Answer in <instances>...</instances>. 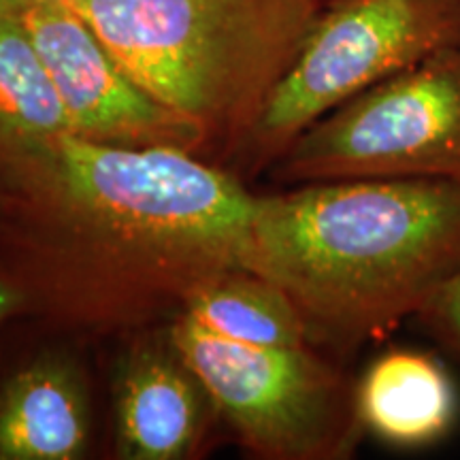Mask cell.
<instances>
[{"label": "cell", "mask_w": 460, "mask_h": 460, "mask_svg": "<svg viewBox=\"0 0 460 460\" xmlns=\"http://www.w3.org/2000/svg\"><path fill=\"white\" fill-rule=\"evenodd\" d=\"M3 197L0 262L26 315L79 332L141 331L243 269L256 194L205 156L65 135Z\"/></svg>", "instance_id": "cell-1"}, {"label": "cell", "mask_w": 460, "mask_h": 460, "mask_svg": "<svg viewBox=\"0 0 460 460\" xmlns=\"http://www.w3.org/2000/svg\"><path fill=\"white\" fill-rule=\"evenodd\" d=\"M243 269L286 292L314 348L348 356L416 318L460 273V183L343 180L256 194Z\"/></svg>", "instance_id": "cell-2"}, {"label": "cell", "mask_w": 460, "mask_h": 460, "mask_svg": "<svg viewBox=\"0 0 460 460\" xmlns=\"http://www.w3.org/2000/svg\"><path fill=\"white\" fill-rule=\"evenodd\" d=\"M329 0H79L126 75L237 154Z\"/></svg>", "instance_id": "cell-3"}, {"label": "cell", "mask_w": 460, "mask_h": 460, "mask_svg": "<svg viewBox=\"0 0 460 460\" xmlns=\"http://www.w3.org/2000/svg\"><path fill=\"white\" fill-rule=\"evenodd\" d=\"M169 335L241 446L267 460H343L365 435L356 382L314 345H252L171 320Z\"/></svg>", "instance_id": "cell-4"}, {"label": "cell", "mask_w": 460, "mask_h": 460, "mask_svg": "<svg viewBox=\"0 0 460 460\" xmlns=\"http://www.w3.org/2000/svg\"><path fill=\"white\" fill-rule=\"evenodd\" d=\"M458 45L460 0H329L234 158L269 171L332 109Z\"/></svg>", "instance_id": "cell-5"}, {"label": "cell", "mask_w": 460, "mask_h": 460, "mask_svg": "<svg viewBox=\"0 0 460 460\" xmlns=\"http://www.w3.org/2000/svg\"><path fill=\"white\" fill-rule=\"evenodd\" d=\"M267 172L286 188L343 180L460 183V45L332 109Z\"/></svg>", "instance_id": "cell-6"}, {"label": "cell", "mask_w": 460, "mask_h": 460, "mask_svg": "<svg viewBox=\"0 0 460 460\" xmlns=\"http://www.w3.org/2000/svg\"><path fill=\"white\" fill-rule=\"evenodd\" d=\"M65 107L71 135L111 147H164L207 156L197 124L160 105L126 75L73 3L11 0Z\"/></svg>", "instance_id": "cell-7"}, {"label": "cell", "mask_w": 460, "mask_h": 460, "mask_svg": "<svg viewBox=\"0 0 460 460\" xmlns=\"http://www.w3.org/2000/svg\"><path fill=\"white\" fill-rule=\"evenodd\" d=\"M214 411L209 394L166 337L137 339L115 373V441L128 460H181Z\"/></svg>", "instance_id": "cell-8"}, {"label": "cell", "mask_w": 460, "mask_h": 460, "mask_svg": "<svg viewBox=\"0 0 460 460\" xmlns=\"http://www.w3.org/2000/svg\"><path fill=\"white\" fill-rule=\"evenodd\" d=\"M90 433L88 386L73 358L43 352L0 379V460H77Z\"/></svg>", "instance_id": "cell-9"}, {"label": "cell", "mask_w": 460, "mask_h": 460, "mask_svg": "<svg viewBox=\"0 0 460 460\" xmlns=\"http://www.w3.org/2000/svg\"><path fill=\"white\" fill-rule=\"evenodd\" d=\"M458 393L444 360L416 348H390L356 379L365 435L396 450L444 441L458 420Z\"/></svg>", "instance_id": "cell-10"}, {"label": "cell", "mask_w": 460, "mask_h": 460, "mask_svg": "<svg viewBox=\"0 0 460 460\" xmlns=\"http://www.w3.org/2000/svg\"><path fill=\"white\" fill-rule=\"evenodd\" d=\"M65 135L60 96L11 0H0V190Z\"/></svg>", "instance_id": "cell-11"}, {"label": "cell", "mask_w": 460, "mask_h": 460, "mask_svg": "<svg viewBox=\"0 0 460 460\" xmlns=\"http://www.w3.org/2000/svg\"><path fill=\"white\" fill-rule=\"evenodd\" d=\"M175 318L228 341L312 345L286 292L245 269L220 273L194 288Z\"/></svg>", "instance_id": "cell-12"}, {"label": "cell", "mask_w": 460, "mask_h": 460, "mask_svg": "<svg viewBox=\"0 0 460 460\" xmlns=\"http://www.w3.org/2000/svg\"><path fill=\"white\" fill-rule=\"evenodd\" d=\"M413 320L441 349L460 360V273L439 288Z\"/></svg>", "instance_id": "cell-13"}, {"label": "cell", "mask_w": 460, "mask_h": 460, "mask_svg": "<svg viewBox=\"0 0 460 460\" xmlns=\"http://www.w3.org/2000/svg\"><path fill=\"white\" fill-rule=\"evenodd\" d=\"M17 315H26L24 290L0 262V326Z\"/></svg>", "instance_id": "cell-14"}, {"label": "cell", "mask_w": 460, "mask_h": 460, "mask_svg": "<svg viewBox=\"0 0 460 460\" xmlns=\"http://www.w3.org/2000/svg\"><path fill=\"white\" fill-rule=\"evenodd\" d=\"M3 207L4 203H3V197H0V220H3Z\"/></svg>", "instance_id": "cell-15"}, {"label": "cell", "mask_w": 460, "mask_h": 460, "mask_svg": "<svg viewBox=\"0 0 460 460\" xmlns=\"http://www.w3.org/2000/svg\"><path fill=\"white\" fill-rule=\"evenodd\" d=\"M65 3H79V0H65Z\"/></svg>", "instance_id": "cell-16"}]
</instances>
